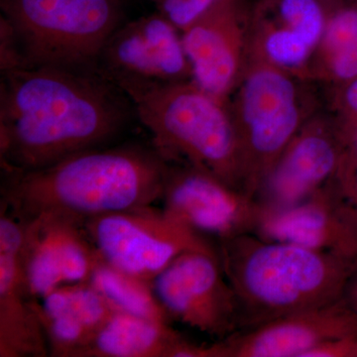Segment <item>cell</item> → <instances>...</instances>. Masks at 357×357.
<instances>
[{"label":"cell","mask_w":357,"mask_h":357,"mask_svg":"<svg viewBox=\"0 0 357 357\" xmlns=\"http://www.w3.org/2000/svg\"><path fill=\"white\" fill-rule=\"evenodd\" d=\"M347 151L337 128H301L258 192L264 211L290 208L335 178Z\"/></svg>","instance_id":"obj_15"},{"label":"cell","mask_w":357,"mask_h":357,"mask_svg":"<svg viewBox=\"0 0 357 357\" xmlns=\"http://www.w3.org/2000/svg\"><path fill=\"white\" fill-rule=\"evenodd\" d=\"M255 234L357 261V220L332 181L290 208L263 210Z\"/></svg>","instance_id":"obj_16"},{"label":"cell","mask_w":357,"mask_h":357,"mask_svg":"<svg viewBox=\"0 0 357 357\" xmlns=\"http://www.w3.org/2000/svg\"><path fill=\"white\" fill-rule=\"evenodd\" d=\"M344 298L347 304L357 312V268L349 279Z\"/></svg>","instance_id":"obj_25"},{"label":"cell","mask_w":357,"mask_h":357,"mask_svg":"<svg viewBox=\"0 0 357 357\" xmlns=\"http://www.w3.org/2000/svg\"><path fill=\"white\" fill-rule=\"evenodd\" d=\"M117 88L128 96L151 134L152 145L169 163L201 169L243 191L241 142L225 100L206 93L192 79Z\"/></svg>","instance_id":"obj_4"},{"label":"cell","mask_w":357,"mask_h":357,"mask_svg":"<svg viewBox=\"0 0 357 357\" xmlns=\"http://www.w3.org/2000/svg\"><path fill=\"white\" fill-rule=\"evenodd\" d=\"M88 282L115 312L172 324L155 296L151 282L121 271L102 257Z\"/></svg>","instance_id":"obj_19"},{"label":"cell","mask_w":357,"mask_h":357,"mask_svg":"<svg viewBox=\"0 0 357 357\" xmlns=\"http://www.w3.org/2000/svg\"><path fill=\"white\" fill-rule=\"evenodd\" d=\"M169 166L153 145L96 148L39 170L3 171L0 206L20 220L55 213L86 223L161 201Z\"/></svg>","instance_id":"obj_2"},{"label":"cell","mask_w":357,"mask_h":357,"mask_svg":"<svg viewBox=\"0 0 357 357\" xmlns=\"http://www.w3.org/2000/svg\"><path fill=\"white\" fill-rule=\"evenodd\" d=\"M0 357L50 356L22 264L23 227L0 206Z\"/></svg>","instance_id":"obj_14"},{"label":"cell","mask_w":357,"mask_h":357,"mask_svg":"<svg viewBox=\"0 0 357 357\" xmlns=\"http://www.w3.org/2000/svg\"><path fill=\"white\" fill-rule=\"evenodd\" d=\"M79 357H213L211 344H195L172 324L114 312Z\"/></svg>","instance_id":"obj_18"},{"label":"cell","mask_w":357,"mask_h":357,"mask_svg":"<svg viewBox=\"0 0 357 357\" xmlns=\"http://www.w3.org/2000/svg\"><path fill=\"white\" fill-rule=\"evenodd\" d=\"M160 202L167 213L217 243L255 232L263 211L257 199L180 163H170Z\"/></svg>","instance_id":"obj_9"},{"label":"cell","mask_w":357,"mask_h":357,"mask_svg":"<svg viewBox=\"0 0 357 357\" xmlns=\"http://www.w3.org/2000/svg\"><path fill=\"white\" fill-rule=\"evenodd\" d=\"M275 20L299 33L317 49L325 33L328 15L337 0H265Z\"/></svg>","instance_id":"obj_20"},{"label":"cell","mask_w":357,"mask_h":357,"mask_svg":"<svg viewBox=\"0 0 357 357\" xmlns=\"http://www.w3.org/2000/svg\"><path fill=\"white\" fill-rule=\"evenodd\" d=\"M172 321L225 340L241 330L238 303L217 249L183 253L151 280Z\"/></svg>","instance_id":"obj_8"},{"label":"cell","mask_w":357,"mask_h":357,"mask_svg":"<svg viewBox=\"0 0 357 357\" xmlns=\"http://www.w3.org/2000/svg\"><path fill=\"white\" fill-rule=\"evenodd\" d=\"M158 13L170 21L181 32L194 24L220 0H150Z\"/></svg>","instance_id":"obj_22"},{"label":"cell","mask_w":357,"mask_h":357,"mask_svg":"<svg viewBox=\"0 0 357 357\" xmlns=\"http://www.w3.org/2000/svg\"><path fill=\"white\" fill-rule=\"evenodd\" d=\"M1 73L4 172L39 170L105 147L128 121V96L96 70L20 68Z\"/></svg>","instance_id":"obj_1"},{"label":"cell","mask_w":357,"mask_h":357,"mask_svg":"<svg viewBox=\"0 0 357 357\" xmlns=\"http://www.w3.org/2000/svg\"><path fill=\"white\" fill-rule=\"evenodd\" d=\"M234 115L243 164V191L256 199L277 160L302 128L296 84L286 70L258 61L246 73Z\"/></svg>","instance_id":"obj_6"},{"label":"cell","mask_w":357,"mask_h":357,"mask_svg":"<svg viewBox=\"0 0 357 357\" xmlns=\"http://www.w3.org/2000/svg\"><path fill=\"white\" fill-rule=\"evenodd\" d=\"M180 30L160 13L119 26L103 46L96 70L116 86L192 79Z\"/></svg>","instance_id":"obj_10"},{"label":"cell","mask_w":357,"mask_h":357,"mask_svg":"<svg viewBox=\"0 0 357 357\" xmlns=\"http://www.w3.org/2000/svg\"><path fill=\"white\" fill-rule=\"evenodd\" d=\"M38 306L53 357H79L115 312L89 282L55 289Z\"/></svg>","instance_id":"obj_17"},{"label":"cell","mask_w":357,"mask_h":357,"mask_svg":"<svg viewBox=\"0 0 357 357\" xmlns=\"http://www.w3.org/2000/svg\"><path fill=\"white\" fill-rule=\"evenodd\" d=\"M345 147H347V153L351 156L357 157V133L351 136L345 141Z\"/></svg>","instance_id":"obj_26"},{"label":"cell","mask_w":357,"mask_h":357,"mask_svg":"<svg viewBox=\"0 0 357 357\" xmlns=\"http://www.w3.org/2000/svg\"><path fill=\"white\" fill-rule=\"evenodd\" d=\"M260 38L261 60L284 70L299 69L316 50L309 41L288 26L275 20L267 22Z\"/></svg>","instance_id":"obj_21"},{"label":"cell","mask_w":357,"mask_h":357,"mask_svg":"<svg viewBox=\"0 0 357 357\" xmlns=\"http://www.w3.org/2000/svg\"><path fill=\"white\" fill-rule=\"evenodd\" d=\"M20 222L23 269L37 300L62 286L89 281L100 256L84 223L55 213Z\"/></svg>","instance_id":"obj_11"},{"label":"cell","mask_w":357,"mask_h":357,"mask_svg":"<svg viewBox=\"0 0 357 357\" xmlns=\"http://www.w3.org/2000/svg\"><path fill=\"white\" fill-rule=\"evenodd\" d=\"M357 337V312L347 301L288 314L213 344L215 357H307L317 347Z\"/></svg>","instance_id":"obj_12"},{"label":"cell","mask_w":357,"mask_h":357,"mask_svg":"<svg viewBox=\"0 0 357 357\" xmlns=\"http://www.w3.org/2000/svg\"><path fill=\"white\" fill-rule=\"evenodd\" d=\"M354 357H357V337L354 338Z\"/></svg>","instance_id":"obj_27"},{"label":"cell","mask_w":357,"mask_h":357,"mask_svg":"<svg viewBox=\"0 0 357 357\" xmlns=\"http://www.w3.org/2000/svg\"><path fill=\"white\" fill-rule=\"evenodd\" d=\"M1 37L20 68L96 70L119 27V0H1Z\"/></svg>","instance_id":"obj_5"},{"label":"cell","mask_w":357,"mask_h":357,"mask_svg":"<svg viewBox=\"0 0 357 357\" xmlns=\"http://www.w3.org/2000/svg\"><path fill=\"white\" fill-rule=\"evenodd\" d=\"M84 227L102 259L149 282L183 253L218 248L154 204L95 218Z\"/></svg>","instance_id":"obj_7"},{"label":"cell","mask_w":357,"mask_h":357,"mask_svg":"<svg viewBox=\"0 0 357 357\" xmlns=\"http://www.w3.org/2000/svg\"><path fill=\"white\" fill-rule=\"evenodd\" d=\"M241 330L344 298L357 261L255 232L217 243Z\"/></svg>","instance_id":"obj_3"},{"label":"cell","mask_w":357,"mask_h":357,"mask_svg":"<svg viewBox=\"0 0 357 357\" xmlns=\"http://www.w3.org/2000/svg\"><path fill=\"white\" fill-rule=\"evenodd\" d=\"M337 103L340 115L335 128L345 145V141L357 133V77L338 84Z\"/></svg>","instance_id":"obj_23"},{"label":"cell","mask_w":357,"mask_h":357,"mask_svg":"<svg viewBox=\"0 0 357 357\" xmlns=\"http://www.w3.org/2000/svg\"><path fill=\"white\" fill-rule=\"evenodd\" d=\"M332 183L338 196L357 220V157L345 151Z\"/></svg>","instance_id":"obj_24"},{"label":"cell","mask_w":357,"mask_h":357,"mask_svg":"<svg viewBox=\"0 0 357 357\" xmlns=\"http://www.w3.org/2000/svg\"><path fill=\"white\" fill-rule=\"evenodd\" d=\"M252 18L246 0H220L182 33L192 81L225 100L243 74V32Z\"/></svg>","instance_id":"obj_13"}]
</instances>
